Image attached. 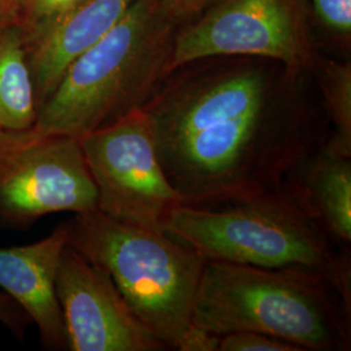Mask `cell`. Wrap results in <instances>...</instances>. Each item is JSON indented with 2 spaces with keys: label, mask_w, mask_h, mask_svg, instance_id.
<instances>
[{
  "label": "cell",
  "mask_w": 351,
  "mask_h": 351,
  "mask_svg": "<svg viewBox=\"0 0 351 351\" xmlns=\"http://www.w3.org/2000/svg\"><path fill=\"white\" fill-rule=\"evenodd\" d=\"M172 73L143 110L181 204L275 193L328 141V120L298 97L310 72L249 63Z\"/></svg>",
  "instance_id": "6da1fadb"
},
{
  "label": "cell",
  "mask_w": 351,
  "mask_h": 351,
  "mask_svg": "<svg viewBox=\"0 0 351 351\" xmlns=\"http://www.w3.org/2000/svg\"><path fill=\"white\" fill-rule=\"evenodd\" d=\"M165 232L204 261L317 277L351 307L350 252L328 234L288 186L217 206L180 204Z\"/></svg>",
  "instance_id": "7a4b0ae2"
},
{
  "label": "cell",
  "mask_w": 351,
  "mask_h": 351,
  "mask_svg": "<svg viewBox=\"0 0 351 351\" xmlns=\"http://www.w3.org/2000/svg\"><path fill=\"white\" fill-rule=\"evenodd\" d=\"M176 26L163 0H136L104 37L68 66L30 129L80 139L143 108L168 75Z\"/></svg>",
  "instance_id": "3957f363"
},
{
  "label": "cell",
  "mask_w": 351,
  "mask_h": 351,
  "mask_svg": "<svg viewBox=\"0 0 351 351\" xmlns=\"http://www.w3.org/2000/svg\"><path fill=\"white\" fill-rule=\"evenodd\" d=\"M351 307L326 281L300 272L206 261L193 324L216 336L252 330L302 351H349Z\"/></svg>",
  "instance_id": "277c9868"
},
{
  "label": "cell",
  "mask_w": 351,
  "mask_h": 351,
  "mask_svg": "<svg viewBox=\"0 0 351 351\" xmlns=\"http://www.w3.org/2000/svg\"><path fill=\"white\" fill-rule=\"evenodd\" d=\"M68 245L112 278L128 306L167 349L178 350L193 324L204 258L167 232L120 221L98 208L75 213Z\"/></svg>",
  "instance_id": "5b68a950"
},
{
  "label": "cell",
  "mask_w": 351,
  "mask_h": 351,
  "mask_svg": "<svg viewBox=\"0 0 351 351\" xmlns=\"http://www.w3.org/2000/svg\"><path fill=\"white\" fill-rule=\"evenodd\" d=\"M98 207L80 139L0 129V226L25 230L51 213Z\"/></svg>",
  "instance_id": "8992f818"
},
{
  "label": "cell",
  "mask_w": 351,
  "mask_h": 351,
  "mask_svg": "<svg viewBox=\"0 0 351 351\" xmlns=\"http://www.w3.org/2000/svg\"><path fill=\"white\" fill-rule=\"evenodd\" d=\"M245 56L310 72L316 58L303 0H224L176 32L168 75L213 58Z\"/></svg>",
  "instance_id": "52a82bcc"
},
{
  "label": "cell",
  "mask_w": 351,
  "mask_h": 351,
  "mask_svg": "<svg viewBox=\"0 0 351 351\" xmlns=\"http://www.w3.org/2000/svg\"><path fill=\"white\" fill-rule=\"evenodd\" d=\"M80 142L98 190L97 208L120 221L165 232L181 199L159 160L145 110H133Z\"/></svg>",
  "instance_id": "ba28073f"
},
{
  "label": "cell",
  "mask_w": 351,
  "mask_h": 351,
  "mask_svg": "<svg viewBox=\"0 0 351 351\" xmlns=\"http://www.w3.org/2000/svg\"><path fill=\"white\" fill-rule=\"evenodd\" d=\"M71 351H162V341L141 323L112 278L65 246L56 275Z\"/></svg>",
  "instance_id": "9c48e42d"
},
{
  "label": "cell",
  "mask_w": 351,
  "mask_h": 351,
  "mask_svg": "<svg viewBox=\"0 0 351 351\" xmlns=\"http://www.w3.org/2000/svg\"><path fill=\"white\" fill-rule=\"evenodd\" d=\"M68 242V224L34 243L0 249V288L17 302L39 330L49 350H68L56 275Z\"/></svg>",
  "instance_id": "30bf717a"
},
{
  "label": "cell",
  "mask_w": 351,
  "mask_h": 351,
  "mask_svg": "<svg viewBox=\"0 0 351 351\" xmlns=\"http://www.w3.org/2000/svg\"><path fill=\"white\" fill-rule=\"evenodd\" d=\"M136 0H84L45 36L26 47L38 108L68 66L116 25Z\"/></svg>",
  "instance_id": "8fae6325"
},
{
  "label": "cell",
  "mask_w": 351,
  "mask_h": 351,
  "mask_svg": "<svg viewBox=\"0 0 351 351\" xmlns=\"http://www.w3.org/2000/svg\"><path fill=\"white\" fill-rule=\"evenodd\" d=\"M328 234L343 247L351 243V158L326 145L311 155L285 184Z\"/></svg>",
  "instance_id": "7c38bea8"
},
{
  "label": "cell",
  "mask_w": 351,
  "mask_h": 351,
  "mask_svg": "<svg viewBox=\"0 0 351 351\" xmlns=\"http://www.w3.org/2000/svg\"><path fill=\"white\" fill-rule=\"evenodd\" d=\"M38 106L21 30L0 26V129L20 132L34 125Z\"/></svg>",
  "instance_id": "4fadbf2b"
},
{
  "label": "cell",
  "mask_w": 351,
  "mask_h": 351,
  "mask_svg": "<svg viewBox=\"0 0 351 351\" xmlns=\"http://www.w3.org/2000/svg\"><path fill=\"white\" fill-rule=\"evenodd\" d=\"M329 124L326 146L351 158V64L316 55L310 68Z\"/></svg>",
  "instance_id": "5bb4252c"
},
{
  "label": "cell",
  "mask_w": 351,
  "mask_h": 351,
  "mask_svg": "<svg viewBox=\"0 0 351 351\" xmlns=\"http://www.w3.org/2000/svg\"><path fill=\"white\" fill-rule=\"evenodd\" d=\"M84 0H16L13 24L29 47Z\"/></svg>",
  "instance_id": "9a60e30c"
},
{
  "label": "cell",
  "mask_w": 351,
  "mask_h": 351,
  "mask_svg": "<svg viewBox=\"0 0 351 351\" xmlns=\"http://www.w3.org/2000/svg\"><path fill=\"white\" fill-rule=\"evenodd\" d=\"M217 351H302V349L287 339L271 335L239 330L220 336Z\"/></svg>",
  "instance_id": "2e32d148"
},
{
  "label": "cell",
  "mask_w": 351,
  "mask_h": 351,
  "mask_svg": "<svg viewBox=\"0 0 351 351\" xmlns=\"http://www.w3.org/2000/svg\"><path fill=\"white\" fill-rule=\"evenodd\" d=\"M319 20L341 38L351 34V0H311Z\"/></svg>",
  "instance_id": "e0dca14e"
},
{
  "label": "cell",
  "mask_w": 351,
  "mask_h": 351,
  "mask_svg": "<svg viewBox=\"0 0 351 351\" xmlns=\"http://www.w3.org/2000/svg\"><path fill=\"white\" fill-rule=\"evenodd\" d=\"M0 324L10 329L19 339H23L26 328L33 324L25 310L5 291H0Z\"/></svg>",
  "instance_id": "ac0fdd59"
},
{
  "label": "cell",
  "mask_w": 351,
  "mask_h": 351,
  "mask_svg": "<svg viewBox=\"0 0 351 351\" xmlns=\"http://www.w3.org/2000/svg\"><path fill=\"white\" fill-rule=\"evenodd\" d=\"M213 0H163L167 13L178 24L201 13Z\"/></svg>",
  "instance_id": "d6986e66"
},
{
  "label": "cell",
  "mask_w": 351,
  "mask_h": 351,
  "mask_svg": "<svg viewBox=\"0 0 351 351\" xmlns=\"http://www.w3.org/2000/svg\"><path fill=\"white\" fill-rule=\"evenodd\" d=\"M16 0H0V26L13 23Z\"/></svg>",
  "instance_id": "ffe728a7"
}]
</instances>
